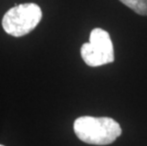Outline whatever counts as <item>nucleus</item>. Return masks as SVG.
I'll return each mask as SVG.
<instances>
[{"label": "nucleus", "mask_w": 147, "mask_h": 146, "mask_svg": "<svg viewBox=\"0 0 147 146\" xmlns=\"http://www.w3.org/2000/svg\"><path fill=\"white\" fill-rule=\"evenodd\" d=\"M73 129L79 139L94 145L110 144L121 134L119 122L108 117H80L74 122Z\"/></svg>", "instance_id": "nucleus-1"}, {"label": "nucleus", "mask_w": 147, "mask_h": 146, "mask_svg": "<svg viewBox=\"0 0 147 146\" xmlns=\"http://www.w3.org/2000/svg\"><path fill=\"white\" fill-rule=\"evenodd\" d=\"M41 19V8L35 3H25L14 6L6 12L2 27L7 33L21 37L32 32Z\"/></svg>", "instance_id": "nucleus-2"}, {"label": "nucleus", "mask_w": 147, "mask_h": 146, "mask_svg": "<svg viewBox=\"0 0 147 146\" xmlns=\"http://www.w3.org/2000/svg\"><path fill=\"white\" fill-rule=\"evenodd\" d=\"M81 56L87 66L93 67L112 63L115 57L109 33L100 28L92 30L89 42L81 48Z\"/></svg>", "instance_id": "nucleus-3"}, {"label": "nucleus", "mask_w": 147, "mask_h": 146, "mask_svg": "<svg viewBox=\"0 0 147 146\" xmlns=\"http://www.w3.org/2000/svg\"><path fill=\"white\" fill-rule=\"evenodd\" d=\"M120 1L133 10L140 15H147V0H120Z\"/></svg>", "instance_id": "nucleus-4"}, {"label": "nucleus", "mask_w": 147, "mask_h": 146, "mask_svg": "<svg viewBox=\"0 0 147 146\" xmlns=\"http://www.w3.org/2000/svg\"><path fill=\"white\" fill-rule=\"evenodd\" d=\"M0 146H4V145H1V144H0Z\"/></svg>", "instance_id": "nucleus-5"}]
</instances>
